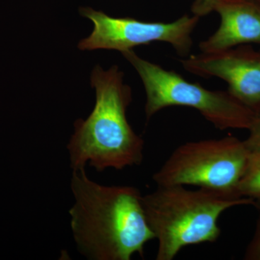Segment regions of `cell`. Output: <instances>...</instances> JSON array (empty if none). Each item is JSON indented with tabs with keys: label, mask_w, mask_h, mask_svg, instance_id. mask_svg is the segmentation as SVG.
I'll return each instance as SVG.
<instances>
[{
	"label": "cell",
	"mask_w": 260,
	"mask_h": 260,
	"mask_svg": "<svg viewBox=\"0 0 260 260\" xmlns=\"http://www.w3.org/2000/svg\"><path fill=\"white\" fill-rule=\"evenodd\" d=\"M249 130V133L244 143L250 152H260V113L256 114L255 119Z\"/></svg>",
	"instance_id": "cell-10"
},
{
	"label": "cell",
	"mask_w": 260,
	"mask_h": 260,
	"mask_svg": "<svg viewBox=\"0 0 260 260\" xmlns=\"http://www.w3.org/2000/svg\"><path fill=\"white\" fill-rule=\"evenodd\" d=\"M80 14L93 23L91 34L78 44L80 50L109 49L122 53L159 42L170 44L178 55L184 58L190 54L192 34L200 18L198 15H184L171 23L145 22L132 18H113L90 8H80Z\"/></svg>",
	"instance_id": "cell-6"
},
{
	"label": "cell",
	"mask_w": 260,
	"mask_h": 260,
	"mask_svg": "<svg viewBox=\"0 0 260 260\" xmlns=\"http://www.w3.org/2000/svg\"><path fill=\"white\" fill-rule=\"evenodd\" d=\"M74 204L70 225L78 251L91 260H129L143 256L155 239L143 208V195L131 186H106L90 179L85 169L73 171Z\"/></svg>",
	"instance_id": "cell-1"
},
{
	"label": "cell",
	"mask_w": 260,
	"mask_h": 260,
	"mask_svg": "<svg viewBox=\"0 0 260 260\" xmlns=\"http://www.w3.org/2000/svg\"><path fill=\"white\" fill-rule=\"evenodd\" d=\"M193 15H220L216 31L200 43L201 52L223 51L246 44H260V2L257 0H194Z\"/></svg>",
	"instance_id": "cell-8"
},
{
	"label": "cell",
	"mask_w": 260,
	"mask_h": 260,
	"mask_svg": "<svg viewBox=\"0 0 260 260\" xmlns=\"http://www.w3.org/2000/svg\"><path fill=\"white\" fill-rule=\"evenodd\" d=\"M249 149L233 136L188 142L177 147L153 175L156 186H195L230 197L237 196Z\"/></svg>",
	"instance_id": "cell-5"
},
{
	"label": "cell",
	"mask_w": 260,
	"mask_h": 260,
	"mask_svg": "<svg viewBox=\"0 0 260 260\" xmlns=\"http://www.w3.org/2000/svg\"><path fill=\"white\" fill-rule=\"evenodd\" d=\"M237 196L249 198L260 208V152H250L245 172L239 182Z\"/></svg>",
	"instance_id": "cell-9"
},
{
	"label": "cell",
	"mask_w": 260,
	"mask_h": 260,
	"mask_svg": "<svg viewBox=\"0 0 260 260\" xmlns=\"http://www.w3.org/2000/svg\"><path fill=\"white\" fill-rule=\"evenodd\" d=\"M244 259L260 260V217L256 224L254 236L246 248Z\"/></svg>",
	"instance_id": "cell-11"
},
{
	"label": "cell",
	"mask_w": 260,
	"mask_h": 260,
	"mask_svg": "<svg viewBox=\"0 0 260 260\" xmlns=\"http://www.w3.org/2000/svg\"><path fill=\"white\" fill-rule=\"evenodd\" d=\"M257 1H259V2H260V0H257Z\"/></svg>",
	"instance_id": "cell-12"
},
{
	"label": "cell",
	"mask_w": 260,
	"mask_h": 260,
	"mask_svg": "<svg viewBox=\"0 0 260 260\" xmlns=\"http://www.w3.org/2000/svg\"><path fill=\"white\" fill-rule=\"evenodd\" d=\"M140 75L145 93L147 120L165 108H193L220 130L249 129L256 114L228 90H210L173 70L142 59L133 50L121 53Z\"/></svg>",
	"instance_id": "cell-4"
},
{
	"label": "cell",
	"mask_w": 260,
	"mask_h": 260,
	"mask_svg": "<svg viewBox=\"0 0 260 260\" xmlns=\"http://www.w3.org/2000/svg\"><path fill=\"white\" fill-rule=\"evenodd\" d=\"M123 80L116 65L108 70L96 65L92 71L95 107L86 119L75 121L67 146L73 171L87 164L99 172L109 168L120 171L143 162L145 141L128 122L126 109L133 95Z\"/></svg>",
	"instance_id": "cell-2"
},
{
	"label": "cell",
	"mask_w": 260,
	"mask_h": 260,
	"mask_svg": "<svg viewBox=\"0 0 260 260\" xmlns=\"http://www.w3.org/2000/svg\"><path fill=\"white\" fill-rule=\"evenodd\" d=\"M188 73L226 82L228 91L256 114L260 113V52L237 47L201 52L181 59Z\"/></svg>",
	"instance_id": "cell-7"
},
{
	"label": "cell",
	"mask_w": 260,
	"mask_h": 260,
	"mask_svg": "<svg viewBox=\"0 0 260 260\" xmlns=\"http://www.w3.org/2000/svg\"><path fill=\"white\" fill-rule=\"evenodd\" d=\"M147 221L158 240L156 260H172L186 246L213 243L220 237L218 219L225 210L254 205L249 198H234L185 186H157L143 196Z\"/></svg>",
	"instance_id": "cell-3"
}]
</instances>
